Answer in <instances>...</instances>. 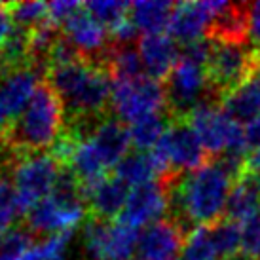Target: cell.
Listing matches in <instances>:
<instances>
[{
  "mask_svg": "<svg viewBox=\"0 0 260 260\" xmlns=\"http://www.w3.org/2000/svg\"><path fill=\"white\" fill-rule=\"evenodd\" d=\"M243 173L245 159L224 156L169 181L173 220L182 228L220 222L226 215L232 188Z\"/></svg>",
  "mask_w": 260,
  "mask_h": 260,
  "instance_id": "obj_1",
  "label": "cell"
},
{
  "mask_svg": "<svg viewBox=\"0 0 260 260\" xmlns=\"http://www.w3.org/2000/svg\"><path fill=\"white\" fill-rule=\"evenodd\" d=\"M46 74L50 87L63 103L69 123L105 118L112 95V76L107 65L78 57L50 67Z\"/></svg>",
  "mask_w": 260,
  "mask_h": 260,
  "instance_id": "obj_2",
  "label": "cell"
},
{
  "mask_svg": "<svg viewBox=\"0 0 260 260\" xmlns=\"http://www.w3.org/2000/svg\"><path fill=\"white\" fill-rule=\"evenodd\" d=\"M65 109L50 84H40L37 93L4 137L23 154L53 148L63 135Z\"/></svg>",
  "mask_w": 260,
  "mask_h": 260,
  "instance_id": "obj_3",
  "label": "cell"
},
{
  "mask_svg": "<svg viewBox=\"0 0 260 260\" xmlns=\"http://www.w3.org/2000/svg\"><path fill=\"white\" fill-rule=\"evenodd\" d=\"M213 40L205 38L181 50V57L166 80L167 103L173 118L184 120L196 107L211 101V84L207 76V61Z\"/></svg>",
  "mask_w": 260,
  "mask_h": 260,
  "instance_id": "obj_4",
  "label": "cell"
},
{
  "mask_svg": "<svg viewBox=\"0 0 260 260\" xmlns=\"http://www.w3.org/2000/svg\"><path fill=\"white\" fill-rule=\"evenodd\" d=\"M87 215V203L84 190L73 175L63 171L61 181L53 194L37 203L25 213L27 228L32 234L55 236V234H73L84 222Z\"/></svg>",
  "mask_w": 260,
  "mask_h": 260,
  "instance_id": "obj_5",
  "label": "cell"
},
{
  "mask_svg": "<svg viewBox=\"0 0 260 260\" xmlns=\"http://www.w3.org/2000/svg\"><path fill=\"white\" fill-rule=\"evenodd\" d=\"M200 139L203 150L217 158H247L249 141L243 123L234 120L226 110L213 101H205L196 107L184 118Z\"/></svg>",
  "mask_w": 260,
  "mask_h": 260,
  "instance_id": "obj_6",
  "label": "cell"
},
{
  "mask_svg": "<svg viewBox=\"0 0 260 260\" xmlns=\"http://www.w3.org/2000/svg\"><path fill=\"white\" fill-rule=\"evenodd\" d=\"M166 182L205 166L207 152L186 120L173 118L159 145L150 152Z\"/></svg>",
  "mask_w": 260,
  "mask_h": 260,
  "instance_id": "obj_7",
  "label": "cell"
},
{
  "mask_svg": "<svg viewBox=\"0 0 260 260\" xmlns=\"http://www.w3.org/2000/svg\"><path fill=\"white\" fill-rule=\"evenodd\" d=\"M61 161L48 152H29L21 154L12 171V184L21 205V211L27 213L37 203L53 194L61 181Z\"/></svg>",
  "mask_w": 260,
  "mask_h": 260,
  "instance_id": "obj_8",
  "label": "cell"
},
{
  "mask_svg": "<svg viewBox=\"0 0 260 260\" xmlns=\"http://www.w3.org/2000/svg\"><path fill=\"white\" fill-rule=\"evenodd\" d=\"M110 107L118 120L129 125L146 116L166 114L169 109L166 86L146 74L129 80H112Z\"/></svg>",
  "mask_w": 260,
  "mask_h": 260,
  "instance_id": "obj_9",
  "label": "cell"
},
{
  "mask_svg": "<svg viewBox=\"0 0 260 260\" xmlns=\"http://www.w3.org/2000/svg\"><path fill=\"white\" fill-rule=\"evenodd\" d=\"M260 51L245 42H218L213 40L211 55L207 61L211 91L222 99L226 93L243 82L253 73Z\"/></svg>",
  "mask_w": 260,
  "mask_h": 260,
  "instance_id": "obj_10",
  "label": "cell"
},
{
  "mask_svg": "<svg viewBox=\"0 0 260 260\" xmlns=\"http://www.w3.org/2000/svg\"><path fill=\"white\" fill-rule=\"evenodd\" d=\"M137 243L139 232L120 220L91 218L84 228V249L89 260H131Z\"/></svg>",
  "mask_w": 260,
  "mask_h": 260,
  "instance_id": "obj_11",
  "label": "cell"
},
{
  "mask_svg": "<svg viewBox=\"0 0 260 260\" xmlns=\"http://www.w3.org/2000/svg\"><path fill=\"white\" fill-rule=\"evenodd\" d=\"M232 2L222 0H205V2H181L175 4L171 23H169V37L182 46L205 40L211 35L213 23L218 15L226 12Z\"/></svg>",
  "mask_w": 260,
  "mask_h": 260,
  "instance_id": "obj_12",
  "label": "cell"
},
{
  "mask_svg": "<svg viewBox=\"0 0 260 260\" xmlns=\"http://www.w3.org/2000/svg\"><path fill=\"white\" fill-rule=\"evenodd\" d=\"M167 211H171L169 184L166 181H156L131 190L118 220L139 232L164 220Z\"/></svg>",
  "mask_w": 260,
  "mask_h": 260,
  "instance_id": "obj_13",
  "label": "cell"
},
{
  "mask_svg": "<svg viewBox=\"0 0 260 260\" xmlns=\"http://www.w3.org/2000/svg\"><path fill=\"white\" fill-rule=\"evenodd\" d=\"M63 37L78 51L80 57L87 59V61H97L103 65L112 48L109 46V42L112 40L110 30L97 21L91 14H87L86 8H82L73 19L65 23Z\"/></svg>",
  "mask_w": 260,
  "mask_h": 260,
  "instance_id": "obj_14",
  "label": "cell"
},
{
  "mask_svg": "<svg viewBox=\"0 0 260 260\" xmlns=\"http://www.w3.org/2000/svg\"><path fill=\"white\" fill-rule=\"evenodd\" d=\"M182 226L173 218H164L139 234L135 260H175L184 247Z\"/></svg>",
  "mask_w": 260,
  "mask_h": 260,
  "instance_id": "obj_15",
  "label": "cell"
},
{
  "mask_svg": "<svg viewBox=\"0 0 260 260\" xmlns=\"http://www.w3.org/2000/svg\"><path fill=\"white\" fill-rule=\"evenodd\" d=\"M40 84L42 82L38 78V69L32 65L15 67L0 76V103L14 123L29 107Z\"/></svg>",
  "mask_w": 260,
  "mask_h": 260,
  "instance_id": "obj_16",
  "label": "cell"
},
{
  "mask_svg": "<svg viewBox=\"0 0 260 260\" xmlns=\"http://www.w3.org/2000/svg\"><path fill=\"white\" fill-rule=\"evenodd\" d=\"M86 198L87 209L93 213V218L112 222V218H120L123 207L129 198V186H125L118 177H105L101 181L82 188Z\"/></svg>",
  "mask_w": 260,
  "mask_h": 260,
  "instance_id": "obj_17",
  "label": "cell"
},
{
  "mask_svg": "<svg viewBox=\"0 0 260 260\" xmlns=\"http://www.w3.org/2000/svg\"><path fill=\"white\" fill-rule=\"evenodd\" d=\"M139 55L143 61V69L145 74L150 78L167 80L171 74L173 67L181 57V50L169 35H146L139 40Z\"/></svg>",
  "mask_w": 260,
  "mask_h": 260,
  "instance_id": "obj_18",
  "label": "cell"
},
{
  "mask_svg": "<svg viewBox=\"0 0 260 260\" xmlns=\"http://www.w3.org/2000/svg\"><path fill=\"white\" fill-rule=\"evenodd\" d=\"M220 107L239 123L253 122L260 114V55L253 73L236 89L224 95L220 99Z\"/></svg>",
  "mask_w": 260,
  "mask_h": 260,
  "instance_id": "obj_19",
  "label": "cell"
},
{
  "mask_svg": "<svg viewBox=\"0 0 260 260\" xmlns=\"http://www.w3.org/2000/svg\"><path fill=\"white\" fill-rule=\"evenodd\" d=\"M175 4L166 0H137L131 2L129 19L139 32L146 35H164L169 29Z\"/></svg>",
  "mask_w": 260,
  "mask_h": 260,
  "instance_id": "obj_20",
  "label": "cell"
},
{
  "mask_svg": "<svg viewBox=\"0 0 260 260\" xmlns=\"http://www.w3.org/2000/svg\"><path fill=\"white\" fill-rule=\"evenodd\" d=\"M260 211V181L251 175H241L232 188L226 218L234 222H245Z\"/></svg>",
  "mask_w": 260,
  "mask_h": 260,
  "instance_id": "obj_21",
  "label": "cell"
},
{
  "mask_svg": "<svg viewBox=\"0 0 260 260\" xmlns=\"http://www.w3.org/2000/svg\"><path fill=\"white\" fill-rule=\"evenodd\" d=\"M114 177H118L125 186H129V190H133V188L156 182L158 179H161V173L150 152H129L116 166Z\"/></svg>",
  "mask_w": 260,
  "mask_h": 260,
  "instance_id": "obj_22",
  "label": "cell"
},
{
  "mask_svg": "<svg viewBox=\"0 0 260 260\" xmlns=\"http://www.w3.org/2000/svg\"><path fill=\"white\" fill-rule=\"evenodd\" d=\"M169 125H171V122H167L166 114L146 116L143 120L131 123L127 127L131 146H135L137 152H152L164 139Z\"/></svg>",
  "mask_w": 260,
  "mask_h": 260,
  "instance_id": "obj_23",
  "label": "cell"
},
{
  "mask_svg": "<svg viewBox=\"0 0 260 260\" xmlns=\"http://www.w3.org/2000/svg\"><path fill=\"white\" fill-rule=\"evenodd\" d=\"M105 65L112 80H129L145 74L143 61L135 46H112Z\"/></svg>",
  "mask_w": 260,
  "mask_h": 260,
  "instance_id": "obj_24",
  "label": "cell"
},
{
  "mask_svg": "<svg viewBox=\"0 0 260 260\" xmlns=\"http://www.w3.org/2000/svg\"><path fill=\"white\" fill-rule=\"evenodd\" d=\"M182 260H222L217 241L213 236V226H196L188 232L181 253Z\"/></svg>",
  "mask_w": 260,
  "mask_h": 260,
  "instance_id": "obj_25",
  "label": "cell"
},
{
  "mask_svg": "<svg viewBox=\"0 0 260 260\" xmlns=\"http://www.w3.org/2000/svg\"><path fill=\"white\" fill-rule=\"evenodd\" d=\"M129 6L131 2H122V0H91L84 4L87 14L93 15L109 30L116 29L120 23L129 19Z\"/></svg>",
  "mask_w": 260,
  "mask_h": 260,
  "instance_id": "obj_26",
  "label": "cell"
},
{
  "mask_svg": "<svg viewBox=\"0 0 260 260\" xmlns=\"http://www.w3.org/2000/svg\"><path fill=\"white\" fill-rule=\"evenodd\" d=\"M21 205L15 194V188L12 181L4 173H0V241L14 230L17 217L21 215Z\"/></svg>",
  "mask_w": 260,
  "mask_h": 260,
  "instance_id": "obj_27",
  "label": "cell"
},
{
  "mask_svg": "<svg viewBox=\"0 0 260 260\" xmlns=\"http://www.w3.org/2000/svg\"><path fill=\"white\" fill-rule=\"evenodd\" d=\"M213 236L217 241L220 258H230L241 251V224L230 218H222L220 222L213 224Z\"/></svg>",
  "mask_w": 260,
  "mask_h": 260,
  "instance_id": "obj_28",
  "label": "cell"
},
{
  "mask_svg": "<svg viewBox=\"0 0 260 260\" xmlns=\"http://www.w3.org/2000/svg\"><path fill=\"white\" fill-rule=\"evenodd\" d=\"M8 8H10L15 27L19 29L32 30L35 27L50 19L48 4L44 2H17V4H8Z\"/></svg>",
  "mask_w": 260,
  "mask_h": 260,
  "instance_id": "obj_29",
  "label": "cell"
},
{
  "mask_svg": "<svg viewBox=\"0 0 260 260\" xmlns=\"http://www.w3.org/2000/svg\"><path fill=\"white\" fill-rule=\"evenodd\" d=\"M35 245V234L29 228H14L0 241V260H21Z\"/></svg>",
  "mask_w": 260,
  "mask_h": 260,
  "instance_id": "obj_30",
  "label": "cell"
},
{
  "mask_svg": "<svg viewBox=\"0 0 260 260\" xmlns=\"http://www.w3.org/2000/svg\"><path fill=\"white\" fill-rule=\"evenodd\" d=\"M241 254L249 260H260V211L241 222Z\"/></svg>",
  "mask_w": 260,
  "mask_h": 260,
  "instance_id": "obj_31",
  "label": "cell"
},
{
  "mask_svg": "<svg viewBox=\"0 0 260 260\" xmlns=\"http://www.w3.org/2000/svg\"><path fill=\"white\" fill-rule=\"evenodd\" d=\"M82 8H84V4L74 2V0H55V2H50V4H48L50 21L53 23V25H57V27L59 25L65 27V23L69 21V19H73Z\"/></svg>",
  "mask_w": 260,
  "mask_h": 260,
  "instance_id": "obj_32",
  "label": "cell"
},
{
  "mask_svg": "<svg viewBox=\"0 0 260 260\" xmlns=\"http://www.w3.org/2000/svg\"><path fill=\"white\" fill-rule=\"evenodd\" d=\"M247 35L254 50L260 51V2L247 4Z\"/></svg>",
  "mask_w": 260,
  "mask_h": 260,
  "instance_id": "obj_33",
  "label": "cell"
},
{
  "mask_svg": "<svg viewBox=\"0 0 260 260\" xmlns=\"http://www.w3.org/2000/svg\"><path fill=\"white\" fill-rule=\"evenodd\" d=\"M14 30H15V23L12 19L10 8H8V4H0V48L6 44V40L12 37Z\"/></svg>",
  "mask_w": 260,
  "mask_h": 260,
  "instance_id": "obj_34",
  "label": "cell"
},
{
  "mask_svg": "<svg viewBox=\"0 0 260 260\" xmlns=\"http://www.w3.org/2000/svg\"><path fill=\"white\" fill-rule=\"evenodd\" d=\"M247 129V141H249V148H256L260 146V114L254 118L253 122L245 125Z\"/></svg>",
  "mask_w": 260,
  "mask_h": 260,
  "instance_id": "obj_35",
  "label": "cell"
},
{
  "mask_svg": "<svg viewBox=\"0 0 260 260\" xmlns=\"http://www.w3.org/2000/svg\"><path fill=\"white\" fill-rule=\"evenodd\" d=\"M12 125H14V120L10 118V114H8L6 109L0 103V137H4L8 131L12 129Z\"/></svg>",
  "mask_w": 260,
  "mask_h": 260,
  "instance_id": "obj_36",
  "label": "cell"
},
{
  "mask_svg": "<svg viewBox=\"0 0 260 260\" xmlns=\"http://www.w3.org/2000/svg\"><path fill=\"white\" fill-rule=\"evenodd\" d=\"M224 260H249V258H247L245 254L239 253V254H234V256H230V258H224Z\"/></svg>",
  "mask_w": 260,
  "mask_h": 260,
  "instance_id": "obj_37",
  "label": "cell"
}]
</instances>
